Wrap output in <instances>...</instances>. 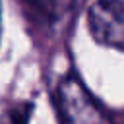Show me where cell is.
Segmentation results:
<instances>
[{"label":"cell","mask_w":124,"mask_h":124,"mask_svg":"<svg viewBox=\"0 0 124 124\" xmlns=\"http://www.w3.org/2000/svg\"><path fill=\"white\" fill-rule=\"evenodd\" d=\"M56 112L60 124H105V112L76 74L62 78L56 89Z\"/></svg>","instance_id":"1"},{"label":"cell","mask_w":124,"mask_h":124,"mask_svg":"<svg viewBox=\"0 0 124 124\" xmlns=\"http://www.w3.org/2000/svg\"><path fill=\"white\" fill-rule=\"evenodd\" d=\"M87 23L97 43L124 50V0H97L89 6Z\"/></svg>","instance_id":"2"},{"label":"cell","mask_w":124,"mask_h":124,"mask_svg":"<svg viewBox=\"0 0 124 124\" xmlns=\"http://www.w3.org/2000/svg\"><path fill=\"white\" fill-rule=\"evenodd\" d=\"M35 29L56 31L72 16L76 0H17Z\"/></svg>","instance_id":"3"},{"label":"cell","mask_w":124,"mask_h":124,"mask_svg":"<svg viewBox=\"0 0 124 124\" xmlns=\"http://www.w3.org/2000/svg\"><path fill=\"white\" fill-rule=\"evenodd\" d=\"M33 112V105L31 103H16L4 110H0V124H27L29 116Z\"/></svg>","instance_id":"4"}]
</instances>
